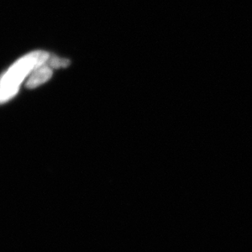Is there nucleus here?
Masks as SVG:
<instances>
[{"label":"nucleus","instance_id":"f257e3e1","mask_svg":"<svg viewBox=\"0 0 252 252\" xmlns=\"http://www.w3.org/2000/svg\"><path fill=\"white\" fill-rule=\"evenodd\" d=\"M50 54L37 50L15 62L0 75V104L8 102L19 92L20 87L32 71L48 61Z\"/></svg>","mask_w":252,"mask_h":252},{"label":"nucleus","instance_id":"f03ea898","mask_svg":"<svg viewBox=\"0 0 252 252\" xmlns=\"http://www.w3.org/2000/svg\"><path fill=\"white\" fill-rule=\"evenodd\" d=\"M53 76V69L46 63L34 69L26 83L27 89H34L46 83Z\"/></svg>","mask_w":252,"mask_h":252},{"label":"nucleus","instance_id":"7ed1b4c3","mask_svg":"<svg viewBox=\"0 0 252 252\" xmlns=\"http://www.w3.org/2000/svg\"><path fill=\"white\" fill-rule=\"evenodd\" d=\"M47 64L54 70V69H59V68L66 67L70 65V61L68 59H61L59 57L51 56L47 61Z\"/></svg>","mask_w":252,"mask_h":252}]
</instances>
